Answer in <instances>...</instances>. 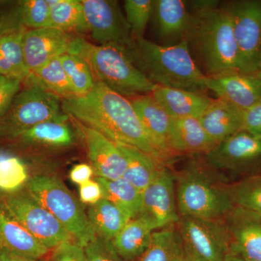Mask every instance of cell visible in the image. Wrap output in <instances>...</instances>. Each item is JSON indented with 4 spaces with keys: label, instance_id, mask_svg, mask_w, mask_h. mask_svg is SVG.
<instances>
[{
    "label": "cell",
    "instance_id": "9",
    "mask_svg": "<svg viewBox=\"0 0 261 261\" xmlns=\"http://www.w3.org/2000/svg\"><path fill=\"white\" fill-rule=\"evenodd\" d=\"M224 7L232 20L240 71L255 74L261 49V0H238Z\"/></svg>",
    "mask_w": 261,
    "mask_h": 261
},
{
    "label": "cell",
    "instance_id": "21",
    "mask_svg": "<svg viewBox=\"0 0 261 261\" xmlns=\"http://www.w3.org/2000/svg\"><path fill=\"white\" fill-rule=\"evenodd\" d=\"M199 118H172L169 147L173 155L207 154L216 147Z\"/></svg>",
    "mask_w": 261,
    "mask_h": 261
},
{
    "label": "cell",
    "instance_id": "44",
    "mask_svg": "<svg viewBox=\"0 0 261 261\" xmlns=\"http://www.w3.org/2000/svg\"><path fill=\"white\" fill-rule=\"evenodd\" d=\"M0 261H47L44 259H35L15 253L7 249L0 248Z\"/></svg>",
    "mask_w": 261,
    "mask_h": 261
},
{
    "label": "cell",
    "instance_id": "36",
    "mask_svg": "<svg viewBox=\"0 0 261 261\" xmlns=\"http://www.w3.org/2000/svg\"><path fill=\"white\" fill-rule=\"evenodd\" d=\"M49 10L47 0H23L18 2L15 15L24 28H46L49 27Z\"/></svg>",
    "mask_w": 261,
    "mask_h": 261
},
{
    "label": "cell",
    "instance_id": "31",
    "mask_svg": "<svg viewBox=\"0 0 261 261\" xmlns=\"http://www.w3.org/2000/svg\"><path fill=\"white\" fill-rule=\"evenodd\" d=\"M29 178L25 162L15 154L0 152V192L13 195L25 188Z\"/></svg>",
    "mask_w": 261,
    "mask_h": 261
},
{
    "label": "cell",
    "instance_id": "11",
    "mask_svg": "<svg viewBox=\"0 0 261 261\" xmlns=\"http://www.w3.org/2000/svg\"><path fill=\"white\" fill-rule=\"evenodd\" d=\"M87 32L98 45L126 46L133 39L118 2L82 0Z\"/></svg>",
    "mask_w": 261,
    "mask_h": 261
},
{
    "label": "cell",
    "instance_id": "29",
    "mask_svg": "<svg viewBox=\"0 0 261 261\" xmlns=\"http://www.w3.org/2000/svg\"><path fill=\"white\" fill-rule=\"evenodd\" d=\"M102 187L103 198L111 201L130 219L140 216L142 208V192L123 177L108 180L96 178Z\"/></svg>",
    "mask_w": 261,
    "mask_h": 261
},
{
    "label": "cell",
    "instance_id": "7",
    "mask_svg": "<svg viewBox=\"0 0 261 261\" xmlns=\"http://www.w3.org/2000/svg\"><path fill=\"white\" fill-rule=\"evenodd\" d=\"M9 111L0 119V137L15 140L39 123L68 116L62 99L43 87L32 75L23 82Z\"/></svg>",
    "mask_w": 261,
    "mask_h": 261
},
{
    "label": "cell",
    "instance_id": "2",
    "mask_svg": "<svg viewBox=\"0 0 261 261\" xmlns=\"http://www.w3.org/2000/svg\"><path fill=\"white\" fill-rule=\"evenodd\" d=\"M192 18L186 37L207 76L240 71L232 20L217 1H192Z\"/></svg>",
    "mask_w": 261,
    "mask_h": 261
},
{
    "label": "cell",
    "instance_id": "45",
    "mask_svg": "<svg viewBox=\"0 0 261 261\" xmlns=\"http://www.w3.org/2000/svg\"><path fill=\"white\" fill-rule=\"evenodd\" d=\"M225 261H253L247 260V259L242 258V257L235 256V255H230L228 254L227 256L226 257V260Z\"/></svg>",
    "mask_w": 261,
    "mask_h": 261
},
{
    "label": "cell",
    "instance_id": "17",
    "mask_svg": "<svg viewBox=\"0 0 261 261\" xmlns=\"http://www.w3.org/2000/svg\"><path fill=\"white\" fill-rule=\"evenodd\" d=\"M80 125L91 166L97 177L108 180L123 177L126 161L116 144L97 130Z\"/></svg>",
    "mask_w": 261,
    "mask_h": 261
},
{
    "label": "cell",
    "instance_id": "25",
    "mask_svg": "<svg viewBox=\"0 0 261 261\" xmlns=\"http://www.w3.org/2000/svg\"><path fill=\"white\" fill-rule=\"evenodd\" d=\"M154 231L142 218L130 219L112 240L117 252L126 261H137L145 252Z\"/></svg>",
    "mask_w": 261,
    "mask_h": 261
},
{
    "label": "cell",
    "instance_id": "37",
    "mask_svg": "<svg viewBox=\"0 0 261 261\" xmlns=\"http://www.w3.org/2000/svg\"><path fill=\"white\" fill-rule=\"evenodd\" d=\"M153 0H126L125 17L133 38H143L151 20Z\"/></svg>",
    "mask_w": 261,
    "mask_h": 261
},
{
    "label": "cell",
    "instance_id": "42",
    "mask_svg": "<svg viewBox=\"0 0 261 261\" xmlns=\"http://www.w3.org/2000/svg\"><path fill=\"white\" fill-rule=\"evenodd\" d=\"M80 200L89 206L97 203L103 198L102 187L97 180H89L80 186Z\"/></svg>",
    "mask_w": 261,
    "mask_h": 261
},
{
    "label": "cell",
    "instance_id": "1",
    "mask_svg": "<svg viewBox=\"0 0 261 261\" xmlns=\"http://www.w3.org/2000/svg\"><path fill=\"white\" fill-rule=\"evenodd\" d=\"M63 112L116 144L136 147L166 165L168 160L149 139L128 98L96 81L86 95L62 100Z\"/></svg>",
    "mask_w": 261,
    "mask_h": 261
},
{
    "label": "cell",
    "instance_id": "47",
    "mask_svg": "<svg viewBox=\"0 0 261 261\" xmlns=\"http://www.w3.org/2000/svg\"><path fill=\"white\" fill-rule=\"evenodd\" d=\"M186 261H200L196 258L195 256L190 254V252L186 251Z\"/></svg>",
    "mask_w": 261,
    "mask_h": 261
},
{
    "label": "cell",
    "instance_id": "46",
    "mask_svg": "<svg viewBox=\"0 0 261 261\" xmlns=\"http://www.w3.org/2000/svg\"><path fill=\"white\" fill-rule=\"evenodd\" d=\"M255 75H256L261 80V49L260 56H259L258 62H257V70Z\"/></svg>",
    "mask_w": 261,
    "mask_h": 261
},
{
    "label": "cell",
    "instance_id": "22",
    "mask_svg": "<svg viewBox=\"0 0 261 261\" xmlns=\"http://www.w3.org/2000/svg\"><path fill=\"white\" fill-rule=\"evenodd\" d=\"M151 94L173 118H200L214 101L203 92L160 86Z\"/></svg>",
    "mask_w": 261,
    "mask_h": 261
},
{
    "label": "cell",
    "instance_id": "20",
    "mask_svg": "<svg viewBox=\"0 0 261 261\" xmlns=\"http://www.w3.org/2000/svg\"><path fill=\"white\" fill-rule=\"evenodd\" d=\"M0 248L35 259H44L50 250L29 232L0 201Z\"/></svg>",
    "mask_w": 261,
    "mask_h": 261
},
{
    "label": "cell",
    "instance_id": "28",
    "mask_svg": "<svg viewBox=\"0 0 261 261\" xmlns=\"http://www.w3.org/2000/svg\"><path fill=\"white\" fill-rule=\"evenodd\" d=\"M87 214L96 236L111 241L130 220L119 207L105 198L89 206Z\"/></svg>",
    "mask_w": 261,
    "mask_h": 261
},
{
    "label": "cell",
    "instance_id": "13",
    "mask_svg": "<svg viewBox=\"0 0 261 261\" xmlns=\"http://www.w3.org/2000/svg\"><path fill=\"white\" fill-rule=\"evenodd\" d=\"M228 237V254L261 261V218L234 207L224 219Z\"/></svg>",
    "mask_w": 261,
    "mask_h": 261
},
{
    "label": "cell",
    "instance_id": "10",
    "mask_svg": "<svg viewBox=\"0 0 261 261\" xmlns=\"http://www.w3.org/2000/svg\"><path fill=\"white\" fill-rule=\"evenodd\" d=\"M177 227L185 251L200 261L226 260L228 237L224 219L180 217Z\"/></svg>",
    "mask_w": 261,
    "mask_h": 261
},
{
    "label": "cell",
    "instance_id": "33",
    "mask_svg": "<svg viewBox=\"0 0 261 261\" xmlns=\"http://www.w3.org/2000/svg\"><path fill=\"white\" fill-rule=\"evenodd\" d=\"M60 58L75 97L89 93L97 80L87 62L69 53L62 55Z\"/></svg>",
    "mask_w": 261,
    "mask_h": 261
},
{
    "label": "cell",
    "instance_id": "16",
    "mask_svg": "<svg viewBox=\"0 0 261 261\" xmlns=\"http://www.w3.org/2000/svg\"><path fill=\"white\" fill-rule=\"evenodd\" d=\"M206 89L243 111L261 101V80L256 75L231 72L205 79Z\"/></svg>",
    "mask_w": 261,
    "mask_h": 261
},
{
    "label": "cell",
    "instance_id": "34",
    "mask_svg": "<svg viewBox=\"0 0 261 261\" xmlns=\"http://www.w3.org/2000/svg\"><path fill=\"white\" fill-rule=\"evenodd\" d=\"M233 205L261 218V176H250L228 185Z\"/></svg>",
    "mask_w": 261,
    "mask_h": 261
},
{
    "label": "cell",
    "instance_id": "23",
    "mask_svg": "<svg viewBox=\"0 0 261 261\" xmlns=\"http://www.w3.org/2000/svg\"><path fill=\"white\" fill-rule=\"evenodd\" d=\"M199 120L217 145L242 130V111L219 98L214 99Z\"/></svg>",
    "mask_w": 261,
    "mask_h": 261
},
{
    "label": "cell",
    "instance_id": "27",
    "mask_svg": "<svg viewBox=\"0 0 261 261\" xmlns=\"http://www.w3.org/2000/svg\"><path fill=\"white\" fill-rule=\"evenodd\" d=\"M137 261H186L177 224L154 231L148 247Z\"/></svg>",
    "mask_w": 261,
    "mask_h": 261
},
{
    "label": "cell",
    "instance_id": "41",
    "mask_svg": "<svg viewBox=\"0 0 261 261\" xmlns=\"http://www.w3.org/2000/svg\"><path fill=\"white\" fill-rule=\"evenodd\" d=\"M242 130L261 140V101L242 111Z\"/></svg>",
    "mask_w": 261,
    "mask_h": 261
},
{
    "label": "cell",
    "instance_id": "15",
    "mask_svg": "<svg viewBox=\"0 0 261 261\" xmlns=\"http://www.w3.org/2000/svg\"><path fill=\"white\" fill-rule=\"evenodd\" d=\"M205 157V162L215 170L248 167L261 161V140L241 130L220 142Z\"/></svg>",
    "mask_w": 261,
    "mask_h": 261
},
{
    "label": "cell",
    "instance_id": "3",
    "mask_svg": "<svg viewBox=\"0 0 261 261\" xmlns=\"http://www.w3.org/2000/svg\"><path fill=\"white\" fill-rule=\"evenodd\" d=\"M133 64L160 87L203 92L206 75L196 64L187 39L174 44H159L133 38L124 47Z\"/></svg>",
    "mask_w": 261,
    "mask_h": 261
},
{
    "label": "cell",
    "instance_id": "18",
    "mask_svg": "<svg viewBox=\"0 0 261 261\" xmlns=\"http://www.w3.org/2000/svg\"><path fill=\"white\" fill-rule=\"evenodd\" d=\"M130 101L149 139L169 162L176 157L169 147L170 128L173 118L151 94L134 97Z\"/></svg>",
    "mask_w": 261,
    "mask_h": 261
},
{
    "label": "cell",
    "instance_id": "38",
    "mask_svg": "<svg viewBox=\"0 0 261 261\" xmlns=\"http://www.w3.org/2000/svg\"><path fill=\"white\" fill-rule=\"evenodd\" d=\"M84 250L88 261H126L117 252L112 241L99 237L87 244Z\"/></svg>",
    "mask_w": 261,
    "mask_h": 261
},
{
    "label": "cell",
    "instance_id": "12",
    "mask_svg": "<svg viewBox=\"0 0 261 261\" xmlns=\"http://www.w3.org/2000/svg\"><path fill=\"white\" fill-rule=\"evenodd\" d=\"M140 217L153 231L176 225L179 221L174 174L163 166L142 193Z\"/></svg>",
    "mask_w": 261,
    "mask_h": 261
},
{
    "label": "cell",
    "instance_id": "32",
    "mask_svg": "<svg viewBox=\"0 0 261 261\" xmlns=\"http://www.w3.org/2000/svg\"><path fill=\"white\" fill-rule=\"evenodd\" d=\"M60 57L48 62L30 75L43 87L63 100L75 97V94L63 69Z\"/></svg>",
    "mask_w": 261,
    "mask_h": 261
},
{
    "label": "cell",
    "instance_id": "6",
    "mask_svg": "<svg viewBox=\"0 0 261 261\" xmlns=\"http://www.w3.org/2000/svg\"><path fill=\"white\" fill-rule=\"evenodd\" d=\"M25 189L82 247L96 238L87 214L60 178L49 175L36 176L30 178Z\"/></svg>",
    "mask_w": 261,
    "mask_h": 261
},
{
    "label": "cell",
    "instance_id": "26",
    "mask_svg": "<svg viewBox=\"0 0 261 261\" xmlns=\"http://www.w3.org/2000/svg\"><path fill=\"white\" fill-rule=\"evenodd\" d=\"M116 145L126 161L123 178L142 193L166 165L136 147L122 144Z\"/></svg>",
    "mask_w": 261,
    "mask_h": 261
},
{
    "label": "cell",
    "instance_id": "8",
    "mask_svg": "<svg viewBox=\"0 0 261 261\" xmlns=\"http://www.w3.org/2000/svg\"><path fill=\"white\" fill-rule=\"evenodd\" d=\"M3 201L15 219L50 251L60 244L73 240L58 220L25 189L5 195Z\"/></svg>",
    "mask_w": 261,
    "mask_h": 261
},
{
    "label": "cell",
    "instance_id": "39",
    "mask_svg": "<svg viewBox=\"0 0 261 261\" xmlns=\"http://www.w3.org/2000/svg\"><path fill=\"white\" fill-rule=\"evenodd\" d=\"M23 81L0 75V119L9 111L15 96L22 88Z\"/></svg>",
    "mask_w": 261,
    "mask_h": 261
},
{
    "label": "cell",
    "instance_id": "4",
    "mask_svg": "<svg viewBox=\"0 0 261 261\" xmlns=\"http://www.w3.org/2000/svg\"><path fill=\"white\" fill-rule=\"evenodd\" d=\"M69 53L87 62L96 80L124 97L152 94L155 89L156 85L130 61L123 46L98 45L75 37Z\"/></svg>",
    "mask_w": 261,
    "mask_h": 261
},
{
    "label": "cell",
    "instance_id": "48",
    "mask_svg": "<svg viewBox=\"0 0 261 261\" xmlns=\"http://www.w3.org/2000/svg\"><path fill=\"white\" fill-rule=\"evenodd\" d=\"M1 32H2V27H1V25H0V37H1V36H2Z\"/></svg>",
    "mask_w": 261,
    "mask_h": 261
},
{
    "label": "cell",
    "instance_id": "14",
    "mask_svg": "<svg viewBox=\"0 0 261 261\" xmlns=\"http://www.w3.org/2000/svg\"><path fill=\"white\" fill-rule=\"evenodd\" d=\"M75 37L69 32L50 27L25 31L24 59L30 74L54 58L69 53Z\"/></svg>",
    "mask_w": 261,
    "mask_h": 261
},
{
    "label": "cell",
    "instance_id": "5",
    "mask_svg": "<svg viewBox=\"0 0 261 261\" xmlns=\"http://www.w3.org/2000/svg\"><path fill=\"white\" fill-rule=\"evenodd\" d=\"M206 163V162H205ZM212 168L192 162L175 176L176 202L180 217L224 220L234 205L228 185L213 179Z\"/></svg>",
    "mask_w": 261,
    "mask_h": 261
},
{
    "label": "cell",
    "instance_id": "35",
    "mask_svg": "<svg viewBox=\"0 0 261 261\" xmlns=\"http://www.w3.org/2000/svg\"><path fill=\"white\" fill-rule=\"evenodd\" d=\"M25 31L24 27H18L0 37V57L16 70L23 82L30 75L24 59L23 38Z\"/></svg>",
    "mask_w": 261,
    "mask_h": 261
},
{
    "label": "cell",
    "instance_id": "24",
    "mask_svg": "<svg viewBox=\"0 0 261 261\" xmlns=\"http://www.w3.org/2000/svg\"><path fill=\"white\" fill-rule=\"evenodd\" d=\"M70 117L50 120L25 130L17 137L20 144L32 147L62 148L73 145L75 136L68 123Z\"/></svg>",
    "mask_w": 261,
    "mask_h": 261
},
{
    "label": "cell",
    "instance_id": "43",
    "mask_svg": "<svg viewBox=\"0 0 261 261\" xmlns=\"http://www.w3.org/2000/svg\"><path fill=\"white\" fill-rule=\"evenodd\" d=\"M94 171L92 166L87 163H80L75 165L70 170L69 178L73 183L82 185L91 180Z\"/></svg>",
    "mask_w": 261,
    "mask_h": 261
},
{
    "label": "cell",
    "instance_id": "40",
    "mask_svg": "<svg viewBox=\"0 0 261 261\" xmlns=\"http://www.w3.org/2000/svg\"><path fill=\"white\" fill-rule=\"evenodd\" d=\"M51 261H88V259L84 247L74 240H70L53 249Z\"/></svg>",
    "mask_w": 261,
    "mask_h": 261
},
{
    "label": "cell",
    "instance_id": "30",
    "mask_svg": "<svg viewBox=\"0 0 261 261\" xmlns=\"http://www.w3.org/2000/svg\"><path fill=\"white\" fill-rule=\"evenodd\" d=\"M49 27L65 32H87L82 0H47Z\"/></svg>",
    "mask_w": 261,
    "mask_h": 261
},
{
    "label": "cell",
    "instance_id": "19",
    "mask_svg": "<svg viewBox=\"0 0 261 261\" xmlns=\"http://www.w3.org/2000/svg\"><path fill=\"white\" fill-rule=\"evenodd\" d=\"M192 13L182 0H153L151 20L156 34L169 44L186 39Z\"/></svg>",
    "mask_w": 261,
    "mask_h": 261
}]
</instances>
